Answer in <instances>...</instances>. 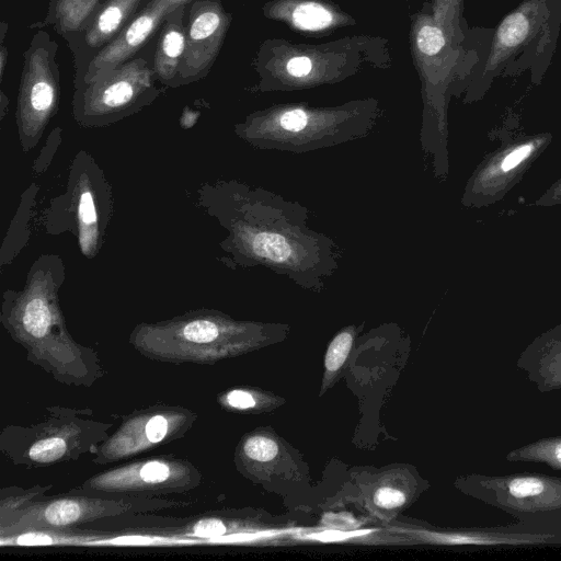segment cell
Returning a JSON list of instances; mask_svg holds the SVG:
<instances>
[{"instance_id": "31", "label": "cell", "mask_w": 561, "mask_h": 561, "mask_svg": "<svg viewBox=\"0 0 561 561\" xmlns=\"http://www.w3.org/2000/svg\"><path fill=\"white\" fill-rule=\"evenodd\" d=\"M531 145H524L512 151L502 162V170L510 171L527 158L531 151Z\"/></svg>"}, {"instance_id": "9", "label": "cell", "mask_w": 561, "mask_h": 561, "mask_svg": "<svg viewBox=\"0 0 561 561\" xmlns=\"http://www.w3.org/2000/svg\"><path fill=\"white\" fill-rule=\"evenodd\" d=\"M191 502L129 495L75 494L35 501L4 531L1 538L31 530H60L126 514L188 506Z\"/></svg>"}, {"instance_id": "22", "label": "cell", "mask_w": 561, "mask_h": 561, "mask_svg": "<svg viewBox=\"0 0 561 561\" xmlns=\"http://www.w3.org/2000/svg\"><path fill=\"white\" fill-rule=\"evenodd\" d=\"M510 462L538 463L561 470V435L539 438L505 455Z\"/></svg>"}, {"instance_id": "15", "label": "cell", "mask_w": 561, "mask_h": 561, "mask_svg": "<svg viewBox=\"0 0 561 561\" xmlns=\"http://www.w3.org/2000/svg\"><path fill=\"white\" fill-rule=\"evenodd\" d=\"M221 27L222 15L215 3L203 0L193 4L186 27L185 51L176 76L180 83L205 76L216 53Z\"/></svg>"}, {"instance_id": "7", "label": "cell", "mask_w": 561, "mask_h": 561, "mask_svg": "<svg viewBox=\"0 0 561 561\" xmlns=\"http://www.w3.org/2000/svg\"><path fill=\"white\" fill-rule=\"evenodd\" d=\"M250 323L232 320L215 309L198 308L167 320L140 322L129 344L144 357L171 364H213L229 351Z\"/></svg>"}, {"instance_id": "21", "label": "cell", "mask_w": 561, "mask_h": 561, "mask_svg": "<svg viewBox=\"0 0 561 561\" xmlns=\"http://www.w3.org/2000/svg\"><path fill=\"white\" fill-rule=\"evenodd\" d=\"M51 484H36L28 489L9 486L0 492V533L9 528L35 501L46 495Z\"/></svg>"}, {"instance_id": "4", "label": "cell", "mask_w": 561, "mask_h": 561, "mask_svg": "<svg viewBox=\"0 0 561 561\" xmlns=\"http://www.w3.org/2000/svg\"><path fill=\"white\" fill-rule=\"evenodd\" d=\"M113 215V190L105 171L90 152L79 150L69 167L65 192L43 211V228L53 236L69 232L81 255L92 260L105 243Z\"/></svg>"}, {"instance_id": "1", "label": "cell", "mask_w": 561, "mask_h": 561, "mask_svg": "<svg viewBox=\"0 0 561 561\" xmlns=\"http://www.w3.org/2000/svg\"><path fill=\"white\" fill-rule=\"evenodd\" d=\"M197 201L227 231L219 261L229 268L262 266L319 293L339 267L337 245L308 227V208L297 201L238 180L204 183Z\"/></svg>"}, {"instance_id": "19", "label": "cell", "mask_w": 561, "mask_h": 561, "mask_svg": "<svg viewBox=\"0 0 561 561\" xmlns=\"http://www.w3.org/2000/svg\"><path fill=\"white\" fill-rule=\"evenodd\" d=\"M39 187L32 183L20 197L16 211L9 225L0 248V266L10 265L30 241V222L36 205Z\"/></svg>"}, {"instance_id": "5", "label": "cell", "mask_w": 561, "mask_h": 561, "mask_svg": "<svg viewBox=\"0 0 561 561\" xmlns=\"http://www.w3.org/2000/svg\"><path fill=\"white\" fill-rule=\"evenodd\" d=\"M374 114L365 111L317 112L291 106L255 114L234 126V133L251 147L291 153L334 147L365 137Z\"/></svg>"}, {"instance_id": "2", "label": "cell", "mask_w": 561, "mask_h": 561, "mask_svg": "<svg viewBox=\"0 0 561 561\" xmlns=\"http://www.w3.org/2000/svg\"><path fill=\"white\" fill-rule=\"evenodd\" d=\"M66 266L60 255H39L19 289L2 293L0 322L28 362L67 386L91 387L105 370L98 352L77 342L60 304Z\"/></svg>"}, {"instance_id": "30", "label": "cell", "mask_w": 561, "mask_h": 561, "mask_svg": "<svg viewBox=\"0 0 561 561\" xmlns=\"http://www.w3.org/2000/svg\"><path fill=\"white\" fill-rule=\"evenodd\" d=\"M286 68H287V71L293 77L301 78V77L307 76L310 72V70L312 68V62L308 57L298 56V57L291 58L287 62Z\"/></svg>"}, {"instance_id": "18", "label": "cell", "mask_w": 561, "mask_h": 561, "mask_svg": "<svg viewBox=\"0 0 561 561\" xmlns=\"http://www.w3.org/2000/svg\"><path fill=\"white\" fill-rule=\"evenodd\" d=\"M184 9L182 5L167 16L153 57L154 76L164 84L173 85L186 45V27L184 26Z\"/></svg>"}, {"instance_id": "6", "label": "cell", "mask_w": 561, "mask_h": 561, "mask_svg": "<svg viewBox=\"0 0 561 561\" xmlns=\"http://www.w3.org/2000/svg\"><path fill=\"white\" fill-rule=\"evenodd\" d=\"M91 415L90 409L47 407L39 422L4 427L0 434V450L13 465L26 468L94 456L114 423L95 421Z\"/></svg>"}, {"instance_id": "11", "label": "cell", "mask_w": 561, "mask_h": 561, "mask_svg": "<svg viewBox=\"0 0 561 561\" xmlns=\"http://www.w3.org/2000/svg\"><path fill=\"white\" fill-rule=\"evenodd\" d=\"M202 480L199 469L186 458L163 455L99 472L69 493L158 497L192 491Z\"/></svg>"}, {"instance_id": "16", "label": "cell", "mask_w": 561, "mask_h": 561, "mask_svg": "<svg viewBox=\"0 0 561 561\" xmlns=\"http://www.w3.org/2000/svg\"><path fill=\"white\" fill-rule=\"evenodd\" d=\"M516 367L539 392L561 390V325L527 345L518 355Z\"/></svg>"}, {"instance_id": "26", "label": "cell", "mask_w": 561, "mask_h": 561, "mask_svg": "<svg viewBox=\"0 0 561 561\" xmlns=\"http://www.w3.org/2000/svg\"><path fill=\"white\" fill-rule=\"evenodd\" d=\"M61 141L62 129L60 127H56L49 133L44 146L33 161V171L35 174L41 175L47 170L54 157L56 156Z\"/></svg>"}, {"instance_id": "24", "label": "cell", "mask_w": 561, "mask_h": 561, "mask_svg": "<svg viewBox=\"0 0 561 561\" xmlns=\"http://www.w3.org/2000/svg\"><path fill=\"white\" fill-rule=\"evenodd\" d=\"M354 334L351 330H344L331 341L325 354V368L336 371L346 360L353 345Z\"/></svg>"}, {"instance_id": "29", "label": "cell", "mask_w": 561, "mask_h": 561, "mask_svg": "<svg viewBox=\"0 0 561 561\" xmlns=\"http://www.w3.org/2000/svg\"><path fill=\"white\" fill-rule=\"evenodd\" d=\"M374 502L383 508H396L404 504L405 495L400 490L385 486L375 493Z\"/></svg>"}, {"instance_id": "23", "label": "cell", "mask_w": 561, "mask_h": 561, "mask_svg": "<svg viewBox=\"0 0 561 561\" xmlns=\"http://www.w3.org/2000/svg\"><path fill=\"white\" fill-rule=\"evenodd\" d=\"M332 13L316 2H304L293 11L295 25L302 30L317 31L332 23Z\"/></svg>"}, {"instance_id": "20", "label": "cell", "mask_w": 561, "mask_h": 561, "mask_svg": "<svg viewBox=\"0 0 561 561\" xmlns=\"http://www.w3.org/2000/svg\"><path fill=\"white\" fill-rule=\"evenodd\" d=\"M99 7L100 0H51L47 23L62 36L82 32Z\"/></svg>"}, {"instance_id": "27", "label": "cell", "mask_w": 561, "mask_h": 561, "mask_svg": "<svg viewBox=\"0 0 561 561\" xmlns=\"http://www.w3.org/2000/svg\"><path fill=\"white\" fill-rule=\"evenodd\" d=\"M416 43L423 54L433 56L444 48L446 44L445 34L438 26L426 24L419 31Z\"/></svg>"}, {"instance_id": "25", "label": "cell", "mask_w": 561, "mask_h": 561, "mask_svg": "<svg viewBox=\"0 0 561 561\" xmlns=\"http://www.w3.org/2000/svg\"><path fill=\"white\" fill-rule=\"evenodd\" d=\"M242 451L248 459L266 462L275 458L278 446L272 438L255 435L244 440Z\"/></svg>"}, {"instance_id": "13", "label": "cell", "mask_w": 561, "mask_h": 561, "mask_svg": "<svg viewBox=\"0 0 561 561\" xmlns=\"http://www.w3.org/2000/svg\"><path fill=\"white\" fill-rule=\"evenodd\" d=\"M197 414L184 407L153 403L123 415L117 428L98 447L96 465L124 461L182 438Z\"/></svg>"}, {"instance_id": "14", "label": "cell", "mask_w": 561, "mask_h": 561, "mask_svg": "<svg viewBox=\"0 0 561 561\" xmlns=\"http://www.w3.org/2000/svg\"><path fill=\"white\" fill-rule=\"evenodd\" d=\"M191 0H150L122 33L90 60L82 83L90 82L128 60L167 19Z\"/></svg>"}, {"instance_id": "3", "label": "cell", "mask_w": 561, "mask_h": 561, "mask_svg": "<svg viewBox=\"0 0 561 561\" xmlns=\"http://www.w3.org/2000/svg\"><path fill=\"white\" fill-rule=\"evenodd\" d=\"M561 30V0H524L492 32L477 77L482 93L496 77L529 72L539 84L547 73Z\"/></svg>"}, {"instance_id": "28", "label": "cell", "mask_w": 561, "mask_h": 561, "mask_svg": "<svg viewBox=\"0 0 561 561\" xmlns=\"http://www.w3.org/2000/svg\"><path fill=\"white\" fill-rule=\"evenodd\" d=\"M220 401L236 410H248L255 407V399L252 393L242 389L228 391Z\"/></svg>"}, {"instance_id": "17", "label": "cell", "mask_w": 561, "mask_h": 561, "mask_svg": "<svg viewBox=\"0 0 561 561\" xmlns=\"http://www.w3.org/2000/svg\"><path fill=\"white\" fill-rule=\"evenodd\" d=\"M142 0H106L99 7L84 31L89 49H103L111 44L137 14Z\"/></svg>"}, {"instance_id": "8", "label": "cell", "mask_w": 561, "mask_h": 561, "mask_svg": "<svg viewBox=\"0 0 561 561\" xmlns=\"http://www.w3.org/2000/svg\"><path fill=\"white\" fill-rule=\"evenodd\" d=\"M153 77V67L135 58L81 83L72 101L75 121L83 128L104 127L139 112L158 96Z\"/></svg>"}, {"instance_id": "10", "label": "cell", "mask_w": 561, "mask_h": 561, "mask_svg": "<svg viewBox=\"0 0 561 561\" xmlns=\"http://www.w3.org/2000/svg\"><path fill=\"white\" fill-rule=\"evenodd\" d=\"M462 483L469 494L518 522L561 524V477L537 472L473 474Z\"/></svg>"}, {"instance_id": "12", "label": "cell", "mask_w": 561, "mask_h": 561, "mask_svg": "<svg viewBox=\"0 0 561 561\" xmlns=\"http://www.w3.org/2000/svg\"><path fill=\"white\" fill-rule=\"evenodd\" d=\"M56 48L46 33H38L24 54L15 110L18 138L23 152L38 145L58 108L60 84L55 62Z\"/></svg>"}]
</instances>
